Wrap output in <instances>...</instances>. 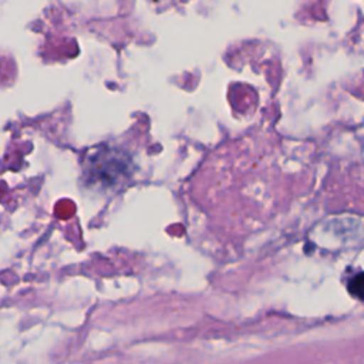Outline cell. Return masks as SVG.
I'll list each match as a JSON object with an SVG mask.
<instances>
[{
	"mask_svg": "<svg viewBox=\"0 0 364 364\" xmlns=\"http://www.w3.org/2000/svg\"><path fill=\"white\" fill-rule=\"evenodd\" d=\"M348 291L358 300H364V272L354 276L348 283Z\"/></svg>",
	"mask_w": 364,
	"mask_h": 364,
	"instance_id": "obj_1",
	"label": "cell"
}]
</instances>
